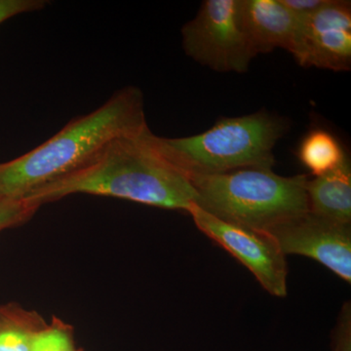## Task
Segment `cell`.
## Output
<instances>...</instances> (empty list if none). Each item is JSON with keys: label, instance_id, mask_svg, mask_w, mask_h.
<instances>
[{"label": "cell", "instance_id": "1", "mask_svg": "<svg viewBox=\"0 0 351 351\" xmlns=\"http://www.w3.org/2000/svg\"><path fill=\"white\" fill-rule=\"evenodd\" d=\"M76 193L186 212L197 198L188 176L163 154L149 127L115 138L86 167L38 189L25 201L39 208Z\"/></svg>", "mask_w": 351, "mask_h": 351}, {"label": "cell", "instance_id": "2", "mask_svg": "<svg viewBox=\"0 0 351 351\" xmlns=\"http://www.w3.org/2000/svg\"><path fill=\"white\" fill-rule=\"evenodd\" d=\"M143 92L119 90L94 112L69 121L24 156L0 163V198L25 201L89 165L115 138L147 128Z\"/></svg>", "mask_w": 351, "mask_h": 351}, {"label": "cell", "instance_id": "3", "mask_svg": "<svg viewBox=\"0 0 351 351\" xmlns=\"http://www.w3.org/2000/svg\"><path fill=\"white\" fill-rule=\"evenodd\" d=\"M195 204L219 219L269 233L309 211L306 175L283 177L269 168L191 176Z\"/></svg>", "mask_w": 351, "mask_h": 351}, {"label": "cell", "instance_id": "4", "mask_svg": "<svg viewBox=\"0 0 351 351\" xmlns=\"http://www.w3.org/2000/svg\"><path fill=\"white\" fill-rule=\"evenodd\" d=\"M283 120L265 112L219 120L198 135L162 138L156 144L189 179L244 168H269L274 149L285 133Z\"/></svg>", "mask_w": 351, "mask_h": 351}, {"label": "cell", "instance_id": "5", "mask_svg": "<svg viewBox=\"0 0 351 351\" xmlns=\"http://www.w3.org/2000/svg\"><path fill=\"white\" fill-rule=\"evenodd\" d=\"M182 36L188 56L219 73H246L257 56L242 25L240 0H205Z\"/></svg>", "mask_w": 351, "mask_h": 351}, {"label": "cell", "instance_id": "6", "mask_svg": "<svg viewBox=\"0 0 351 351\" xmlns=\"http://www.w3.org/2000/svg\"><path fill=\"white\" fill-rule=\"evenodd\" d=\"M188 213L198 230L250 270L267 293L287 295L286 256L270 235L216 218L195 203Z\"/></svg>", "mask_w": 351, "mask_h": 351}, {"label": "cell", "instance_id": "7", "mask_svg": "<svg viewBox=\"0 0 351 351\" xmlns=\"http://www.w3.org/2000/svg\"><path fill=\"white\" fill-rule=\"evenodd\" d=\"M290 53L300 66L306 68L350 71V2L328 0L313 15L301 18Z\"/></svg>", "mask_w": 351, "mask_h": 351}, {"label": "cell", "instance_id": "8", "mask_svg": "<svg viewBox=\"0 0 351 351\" xmlns=\"http://www.w3.org/2000/svg\"><path fill=\"white\" fill-rule=\"evenodd\" d=\"M267 234L284 255L313 258L346 282H351L350 226L334 223L308 211Z\"/></svg>", "mask_w": 351, "mask_h": 351}, {"label": "cell", "instance_id": "9", "mask_svg": "<svg viewBox=\"0 0 351 351\" xmlns=\"http://www.w3.org/2000/svg\"><path fill=\"white\" fill-rule=\"evenodd\" d=\"M240 18L256 55L276 48L290 52L301 22L281 0H240Z\"/></svg>", "mask_w": 351, "mask_h": 351}, {"label": "cell", "instance_id": "10", "mask_svg": "<svg viewBox=\"0 0 351 351\" xmlns=\"http://www.w3.org/2000/svg\"><path fill=\"white\" fill-rule=\"evenodd\" d=\"M309 212L341 225L351 223V170L346 160L337 169L306 182Z\"/></svg>", "mask_w": 351, "mask_h": 351}, {"label": "cell", "instance_id": "11", "mask_svg": "<svg viewBox=\"0 0 351 351\" xmlns=\"http://www.w3.org/2000/svg\"><path fill=\"white\" fill-rule=\"evenodd\" d=\"M46 323L36 311L15 302L0 306V351H31L34 337Z\"/></svg>", "mask_w": 351, "mask_h": 351}, {"label": "cell", "instance_id": "12", "mask_svg": "<svg viewBox=\"0 0 351 351\" xmlns=\"http://www.w3.org/2000/svg\"><path fill=\"white\" fill-rule=\"evenodd\" d=\"M298 154L301 162L315 177L337 169L348 160L339 141L323 129L309 132L302 138Z\"/></svg>", "mask_w": 351, "mask_h": 351}, {"label": "cell", "instance_id": "13", "mask_svg": "<svg viewBox=\"0 0 351 351\" xmlns=\"http://www.w3.org/2000/svg\"><path fill=\"white\" fill-rule=\"evenodd\" d=\"M31 351H80L75 348L71 327L54 318L34 337Z\"/></svg>", "mask_w": 351, "mask_h": 351}, {"label": "cell", "instance_id": "14", "mask_svg": "<svg viewBox=\"0 0 351 351\" xmlns=\"http://www.w3.org/2000/svg\"><path fill=\"white\" fill-rule=\"evenodd\" d=\"M38 209L27 201L0 198V232L25 223Z\"/></svg>", "mask_w": 351, "mask_h": 351}, {"label": "cell", "instance_id": "15", "mask_svg": "<svg viewBox=\"0 0 351 351\" xmlns=\"http://www.w3.org/2000/svg\"><path fill=\"white\" fill-rule=\"evenodd\" d=\"M47 3L44 0H0V24L14 16L40 10Z\"/></svg>", "mask_w": 351, "mask_h": 351}, {"label": "cell", "instance_id": "16", "mask_svg": "<svg viewBox=\"0 0 351 351\" xmlns=\"http://www.w3.org/2000/svg\"><path fill=\"white\" fill-rule=\"evenodd\" d=\"M350 308H343L334 335V351H351Z\"/></svg>", "mask_w": 351, "mask_h": 351}, {"label": "cell", "instance_id": "17", "mask_svg": "<svg viewBox=\"0 0 351 351\" xmlns=\"http://www.w3.org/2000/svg\"><path fill=\"white\" fill-rule=\"evenodd\" d=\"M328 0H281V2L290 9L299 18L313 15L322 8Z\"/></svg>", "mask_w": 351, "mask_h": 351}]
</instances>
